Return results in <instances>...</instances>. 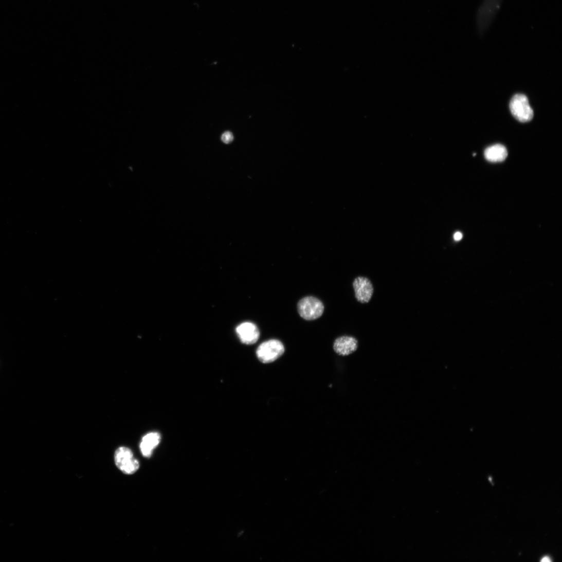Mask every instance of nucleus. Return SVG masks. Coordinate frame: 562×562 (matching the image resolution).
Segmentation results:
<instances>
[{"label":"nucleus","instance_id":"2","mask_svg":"<svg viewBox=\"0 0 562 562\" xmlns=\"http://www.w3.org/2000/svg\"><path fill=\"white\" fill-rule=\"evenodd\" d=\"M285 352L283 343L277 339H270L262 343L256 351V356L263 364L275 362Z\"/></svg>","mask_w":562,"mask_h":562},{"label":"nucleus","instance_id":"6","mask_svg":"<svg viewBox=\"0 0 562 562\" xmlns=\"http://www.w3.org/2000/svg\"><path fill=\"white\" fill-rule=\"evenodd\" d=\"M353 287L357 300L361 303H368L374 292L373 286L370 280L365 277H358L353 282Z\"/></svg>","mask_w":562,"mask_h":562},{"label":"nucleus","instance_id":"3","mask_svg":"<svg viewBox=\"0 0 562 562\" xmlns=\"http://www.w3.org/2000/svg\"><path fill=\"white\" fill-rule=\"evenodd\" d=\"M324 307L322 302L313 296L300 299L297 304V311L300 317L308 321L319 318L323 314Z\"/></svg>","mask_w":562,"mask_h":562},{"label":"nucleus","instance_id":"9","mask_svg":"<svg viewBox=\"0 0 562 562\" xmlns=\"http://www.w3.org/2000/svg\"><path fill=\"white\" fill-rule=\"evenodd\" d=\"M160 441L161 436L158 432H150L147 434L142 439L140 444V449L142 455L146 458H150Z\"/></svg>","mask_w":562,"mask_h":562},{"label":"nucleus","instance_id":"1","mask_svg":"<svg viewBox=\"0 0 562 562\" xmlns=\"http://www.w3.org/2000/svg\"><path fill=\"white\" fill-rule=\"evenodd\" d=\"M503 0H483L477 15V26L480 34L488 29L498 12Z\"/></svg>","mask_w":562,"mask_h":562},{"label":"nucleus","instance_id":"8","mask_svg":"<svg viewBox=\"0 0 562 562\" xmlns=\"http://www.w3.org/2000/svg\"><path fill=\"white\" fill-rule=\"evenodd\" d=\"M236 331L241 341L246 345L255 343L260 336L258 327L251 322L241 323L237 328Z\"/></svg>","mask_w":562,"mask_h":562},{"label":"nucleus","instance_id":"13","mask_svg":"<svg viewBox=\"0 0 562 562\" xmlns=\"http://www.w3.org/2000/svg\"><path fill=\"white\" fill-rule=\"evenodd\" d=\"M541 561H550V559H549V557H544V558H543V559H542L541 560Z\"/></svg>","mask_w":562,"mask_h":562},{"label":"nucleus","instance_id":"4","mask_svg":"<svg viewBox=\"0 0 562 562\" xmlns=\"http://www.w3.org/2000/svg\"><path fill=\"white\" fill-rule=\"evenodd\" d=\"M114 460L118 468L126 475L134 474L140 468V463L132 450L126 447H120L116 450Z\"/></svg>","mask_w":562,"mask_h":562},{"label":"nucleus","instance_id":"10","mask_svg":"<svg viewBox=\"0 0 562 562\" xmlns=\"http://www.w3.org/2000/svg\"><path fill=\"white\" fill-rule=\"evenodd\" d=\"M485 158L492 162L503 161L507 156L505 147L501 144H495L487 148L484 152Z\"/></svg>","mask_w":562,"mask_h":562},{"label":"nucleus","instance_id":"5","mask_svg":"<svg viewBox=\"0 0 562 562\" xmlns=\"http://www.w3.org/2000/svg\"><path fill=\"white\" fill-rule=\"evenodd\" d=\"M510 110L513 116L522 122L530 121L534 117V111L526 96L517 94L511 99Z\"/></svg>","mask_w":562,"mask_h":562},{"label":"nucleus","instance_id":"11","mask_svg":"<svg viewBox=\"0 0 562 562\" xmlns=\"http://www.w3.org/2000/svg\"><path fill=\"white\" fill-rule=\"evenodd\" d=\"M222 140L226 144H229L233 140V136L231 132H225L222 136Z\"/></svg>","mask_w":562,"mask_h":562},{"label":"nucleus","instance_id":"12","mask_svg":"<svg viewBox=\"0 0 562 562\" xmlns=\"http://www.w3.org/2000/svg\"><path fill=\"white\" fill-rule=\"evenodd\" d=\"M462 237L463 235L460 232H456L454 236V239L456 241H460L462 239Z\"/></svg>","mask_w":562,"mask_h":562},{"label":"nucleus","instance_id":"7","mask_svg":"<svg viewBox=\"0 0 562 562\" xmlns=\"http://www.w3.org/2000/svg\"><path fill=\"white\" fill-rule=\"evenodd\" d=\"M358 342L356 338L352 336H344L336 339L333 345L335 352L341 356H349L358 349Z\"/></svg>","mask_w":562,"mask_h":562}]
</instances>
